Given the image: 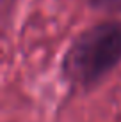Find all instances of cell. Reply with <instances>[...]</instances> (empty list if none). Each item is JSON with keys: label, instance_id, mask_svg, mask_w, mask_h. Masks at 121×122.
<instances>
[{"label": "cell", "instance_id": "obj_1", "mask_svg": "<svg viewBox=\"0 0 121 122\" xmlns=\"http://www.w3.org/2000/svg\"><path fill=\"white\" fill-rule=\"evenodd\" d=\"M121 60V25L102 23L77 37L64 58V73L73 83L91 85Z\"/></svg>", "mask_w": 121, "mask_h": 122}, {"label": "cell", "instance_id": "obj_2", "mask_svg": "<svg viewBox=\"0 0 121 122\" xmlns=\"http://www.w3.org/2000/svg\"><path fill=\"white\" fill-rule=\"evenodd\" d=\"M94 5L109 7V9H121V0H91Z\"/></svg>", "mask_w": 121, "mask_h": 122}]
</instances>
